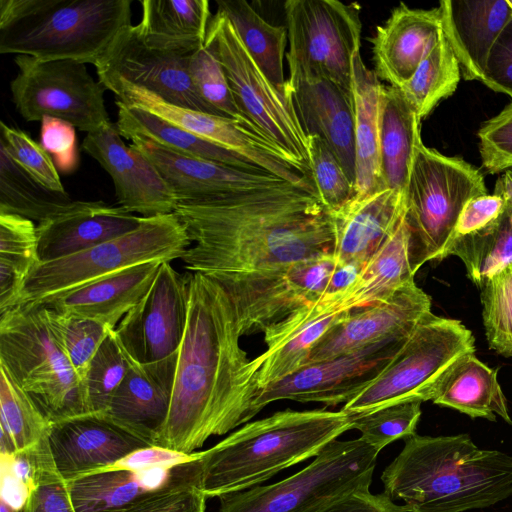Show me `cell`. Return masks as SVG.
<instances>
[{"mask_svg":"<svg viewBox=\"0 0 512 512\" xmlns=\"http://www.w3.org/2000/svg\"><path fill=\"white\" fill-rule=\"evenodd\" d=\"M232 300L218 278L188 272V318L169 413L155 445L193 453L250 419L256 370L240 346Z\"/></svg>","mask_w":512,"mask_h":512,"instance_id":"cell-1","label":"cell"},{"mask_svg":"<svg viewBox=\"0 0 512 512\" xmlns=\"http://www.w3.org/2000/svg\"><path fill=\"white\" fill-rule=\"evenodd\" d=\"M174 214L193 243L180 258L191 272L271 269L334 251L329 211L290 183L179 203Z\"/></svg>","mask_w":512,"mask_h":512,"instance_id":"cell-2","label":"cell"},{"mask_svg":"<svg viewBox=\"0 0 512 512\" xmlns=\"http://www.w3.org/2000/svg\"><path fill=\"white\" fill-rule=\"evenodd\" d=\"M384 493L407 512H466L512 496V456L478 447L468 434L405 439L384 469Z\"/></svg>","mask_w":512,"mask_h":512,"instance_id":"cell-3","label":"cell"},{"mask_svg":"<svg viewBox=\"0 0 512 512\" xmlns=\"http://www.w3.org/2000/svg\"><path fill=\"white\" fill-rule=\"evenodd\" d=\"M350 429L352 415L342 409H286L245 423L200 451L202 491L208 499L257 487L281 470L316 457Z\"/></svg>","mask_w":512,"mask_h":512,"instance_id":"cell-4","label":"cell"},{"mask_svg":"<svg viewBox=\"0 0 512 512\" xmlns=\"http://www.w3.org/2000/svg\"><path fill=\"white\" fill-rule=\"evenodd\" d=\"M132 0H0V53L95 65L131 25Z\"/></svg>","mask_w":512,"mask_h":512,"instance_id":"cell-5","label":"cell"},{"mask_svg":"<svg viewBox=\"0 0 512 512\" xmlns=\"http://www.w3.org/2000/svg\"><path fill=\"white\" fill-rule=\"evenodd\" d=\"M0 366L51 424L89 413L83 385L45 304H18L0 312Z\"/></svg>","mask_w":512,"mask_h":512,"instance_id":"cell-6","label":"cell"},{"mask_svg":"<svg viewBox=\"0 0 512 512\" xmlns=\"http://www.w3.org/2000/svg\"><path fill=\"white\" fill-rule=\"evenodd\" d=\"M190 246L186 229L174 213L143 217L135 230L118 238L37 263L24 281L14 306L43 302L140 263L180 259Z\"/></svg>","mask_w":512,"mask_h":512,"instance_id":"cell-7","label":"cell"},{"mask_svg":"<svg viewBox=\"0 0 512 512\" xmlns=\"http://www.w3.org/2000/svg\"><path fill=\"white\" fill-rule=\"evenodd\" d=\"M469 353H475L472 332L460 320L429 312L383 371L342 410L358 415L401 402L432 401L450 368Z\"/></svg>","mask_w":512,"mask_h":512,"instance_id":"cell-8","label":"cell"},{"mask_svg":"<svg viewBox=\"0 0 512 512\" xmlns=\"http://www.w3.org/2000/svg\"><path fill=\"white\" fill-rule=\"evenodd\" d=\"M485 194L477 168L418 143L405 192L414 274L424 263L438 260L465 205Z\"/></svg>","mask_w":512,"mask_h":512,"instance_id":"cell-9","label":"cell"},{"mask_svg":"<svg viewBox=\"0 0 512 512\" xmlns=\"http://www.w3.org/2000/svg\"><path fill=\"white\" fill-rule=\"evenodd\" d=\"M378 453L360 437L336 439L284 480L219 497L218 512H321L370 487Z\"/></svg>","mask_w":512,"mask_h":512,"instance_id":"cell-10","label":"cell"},{"mask_svg":"<svg viewBox=\"0 0 512 512\" xmlns=\"http://www.w3.org/2000/svg\"><path fill=\"white\" fill-rule=\"evenodd\" d=\"M206 38L214 45L243 116L290 165L310 178L307 136L295 110L254 62L223 13L213 15Z\"/></svg>","mask_w":512,"mask_h":512,"instance_id":"cell-11","label":"cell"},{"mask_svg":"<svg viewBox=\"0 0 512 512\" xmlns=\"http://www.w3.org/2000/svg\"><path fill=\"white\" fill-rule=\"evenodd\" d=\"M284 11L289 75L325 78L352 92V60L361 45L359 4L288 0Z\"/></svg>","mask_w":512,"mask_h":512,"instance_id":"cell-12","label":"cell"},{"mask_svg":"<svg viewBox=\"0 0 512 512\" xmlns=\"http://www.w3.org/2000/svg\"><path fill=\"white\" fill-rule=\"evenodd\" d=\"M17 75L10 82L12 101L28 122L53 117L88 133L109 124L105 87L86 64L75 60H40L17 55Z\"/></svg>","mask_w":512,"mask_h":512,"instance_id":"cell-13","label":"cell"},{"mask_svg":"<svg viewBox=\"0 0 512 512\" xmlns=\"http://www.w3.org/2000/svg\"><path fill=\"white\" fill-rule=\"evenodd\" d=\"M336 267L334 256L326 255L271 269L211 273L229 294L244 336L264 333L318 302Z\"/></svg>","mask_w":512,"mask_h":512,"instance_id":"cell-14","label":"cell"},{"mask_svg":"<svg viewBox=\"0 0 512 512\" xmlns=\"http://www.w3.org/2000/svg\"><path fill=\"white\" fill-rule=\"evenodd\" d=\"M409 335H395L338 357L307 364L282 380L258 389L251 416L278 400L347 403L388 365Z\"/></svg>","mask_w":512,"mask_h":512,"instance_id":"cell-15","label":"cell"},{"mask_svg":"<svg viewBox=\"0 0 512 512\" xmlns=\"http://www.w3.org/2000/svg\"><path fill=\"white\" fill-rule=\"evenodd\" d=\"M115 100L141 108L198 137L249 159L258 167L299 188L315 193L310 178L290 165L268 140L234 120L176 106L144 88L120 79L100 81Z\"/></svg>","mask_w":512,"mask_h":512,"instance_id":"cell-16","label":"cell"},{"mask_svg":"<svg viewBox=\"0 0 512 512\" xmlns=\"http://www.w3.org/2000/svg\"><path fill=\"white\" fill-rule=\"evenodd\" d=\"M188 318V273L162 262L145 296L121 319L114 333L128 356L151 363L178 352Z\"/></svg>","mask_w":512,"mask_h":512,"instance_id":"cell-17","label":"cell"},{"mask_svg":"<svg viewBox=\"0 0 512 512\" xmlns=\"http://www.w3.org/2000/svg\"><path fill=\"white\" fill-rule=\"evenodd\" d=\"M191 54L151 47L131 24L118 32L94 66L99 81L120 79L170 104L221 116L194 88L188 70Z\"/></svg>","mask_w":512,"mask_h":512,"instance_id":"cell-18","label":"cell"},{"mask_svg":"<svg viewBox=\"0 0 512 512\" xmlns=\"http://www.w3.org/2000/svg\"><path fill=\"white\" fill-rule=\"evenodd\" d=\"M82 149L110 175L121 208L142 217L174 213L178 200L173 190L143 153L124 143L115 123L88 133Z\"/></svg>","mask_w":512,"mask_h":512,"instance_id":"cell-19","label":"cell"},{"mask_svg":"<svg viewBox=\"0 0 512 512\" xmlns=\"http://www.w3.org/2000/svg\"><path fill=\"white\" fill-rule=\"evenodd\" d=\"M429 312L430 297L412 281L382 302L346 311L315 344L306 365L350 353L391 336L409 335Z\"/></svg>","mask_w":512,"mask_h":512,"instance_id":"cell-20","label":"cell"},{"mask_svg":"<svg viewBox=\"0 0 512 512\" xmlns=\"http://www.w3.org/2000/svg\"><path fill=\"white\" fill-rule=\"evenodd\" d=\"M49 444L57 470L66 482L154 445L105 413H87L51 424Z\"/></svg>","mask_w":512,"mask_h":512,"instance_id":"cell-21","label":"cell"},{"mask_svg":"<svg viewBox=\"0 0 512 512\" xmlns=\"http://www.w3.org/2000/svg\"><path fill=\"white\" fill-rule=\"evenodd\" d=\"M130 140L157 168L176 195L178 204L289 183L271 173L236 169L176 152L144 138Z\"/></svg>","mask_w":512,"mask_h":512,"instance_id":"cell-22","label":"cell"},{"mask_svg":"<svg viewBox=\"0 0 512 512\" xmlns=\"http://www.w3.org/2000/svg\"><path fill=\"white\" fill-rule=\"evenodd\" d=\"M284 94L307 135L320 136L355 185L352 92L321 77L289 75Z\"/></svg>","mask_w":512,"mask_h":512,"instance_id":"cell-23","label":"cell"},{"mask_svg":"<svg viewBox=\"0 0 512 512\" xmlns=\"http://www.w3.org/2000/svg\"><path fill=\"white\" fill-rule=\"evenodd\" d=\"M442 35L440 8L413 9L404 3L377 26L372 38L375 73L400 88L435 47Z\"/></svg>","mask_w":512,"mask_h":512,"instance_id":"cell-24","label":"cell"},{"mask_svg":"<svg viewBox=\"0 0 512 512\" xmlns=\"http://www.w3.org/2000/svg\"><path fill=\"white\" fill-rule=\"evenodd\" d=\"M405 212V194L389 188L352 198L329 212L337 265H356L362 269L392 234Z\"/></svg>","mask_w":512,"mask_h":512,"instance_id":"cell-25","label":"cell"},{"mask_svg":"<svg viewBox=\"0 0 512 512\" xmlns=\"http://www.w3.org/2000/svg\"><path fill=\"white\" fill-rule=\"evenodd\" d=\"M177 358L178 352L151 363L130 358L105 414L155 445L169 413Z\"/></svg>","mask_w":512,"mask_h":512,"instance_id":"cell-26","label":"cell"},{"mask_svg":"<svg viewBox=\"0 0 512 512\" xmlns=\"http://www.w3.org/2000/svg\"><path fill=\"white\" fill-rule=\"evenodd\" d=\"M143 217L103 201H75L61 214L37 224L38 259L66 257L135 230Z\"/></svg>","mask_w":512,"mask_h":512,"instance_id":"cell-27","label":"cell"},{"mask_svg":"<svg viewBox=\"0 0 512 512\" xmlns=\"http://www.w3.org/2000/svg\"><path fill=\"white\" fill-rule=\"evenodd\" d=\"M441 28L465 80L484 83L490 52L512 20L507 0L452 1L439 3Z\"/></svg>","mask_w":512,"mask_h":512,"instance_id":"cell-28","label":"cell"},{"mask_svg":"<svg viewBox=\"0 0 512 512\" xmlns=\"http://www.w3.org/2000/svg\"><path fill=\"white\" fill-rule=\"evenodd\" d=\"M161 263L130 266L40 303L57 313L93 319L115 329L148 292Z\"/></svg>","mask_w":512,"mask_h":512,"instance_id":"cell-29","label":"cell"},{"mask_svg":"<svg viewBox=\"0 0 512 512\" xmlns=\"http://www.w3.org/2000/svg\"><path fill=\"white\" fill-rule=\"evenodd\" d=\"M345 312L323 310L314 303L264 331L267 349L252 359L257 389L306 365L315 344Z\"/></svg>","mask_w":512,"mask_h":512,"instance_id":"cell-30","label":"cell"},{"mask_svg":"<svg viewBox=\"0 0 512 512\" xmlns=\"http://www.w3.org/2000/svg\"><path fill=\"white\" fill-rule=\"evenodd\" d=\"M199 471L197 460L175 468L92 473L66 483L76 512H110Z\"/></svg>","mask_w":512,"mask_h":512,"instance_id":"cell-31","label":"cell"},{"mask_svg":"<svg viewBox=\"0 0 512 512\" xmlns=\"http://www.w3.org/2000/svg\"><path fill=\"white\" fill-rule=\"evenodd\" d=\"M383 84L360 53L352 60L354 107L355 195L360 198L385 189L380 163V121Z\"/></svg>","mask_w":512,"mask_h":512,"instance_id":"cell-32","label":"cell"},{"mask_svg":"<svg viewBox=\"0 0 512 512\" xmlns=\"http://www.w3.org/2000/svg\"><path fill=\"white\" fill-rule=\"evenodd\" d=\"M136 28L151 47L191 54L206 40L213 17L207 0H141Z\"/></svg>","mask_w":512,"mask_h":512,"instance_id":"cell-33","label":"cell"},{"mask_svg":"<svg viewBox=\"0 0 512 512\" xmlns=\"http://www.w3.org/2000/svg\"><path fill=\"white\" fill-rule=\"evenodd\" d=\"M410 261V231L405 214L392 234L361 269L344 293L337 311H350L382 302L414 281Z\"/></svg>","mask_w":512,"mask_h":512,"instance_id":"cell-34","label":"cell"},{"mask_svg":"<svg viewBox=\"0 0 512 512\" xmlns=\"http://www.w3.org/2000/svg\"><path fill=\"white\" fill-rule=\"evenodd\" d=\"M432 402L471 418L496 421V416H499L512 425L497 371L480 361L474 353L466 354L455 362L438 386Z\"/></svg>","mask_w":512,"mask_h":512,"instance_id":"cell-35","label":"cell"},{"mask_svg":"<svg viewBox=\"0 0 512 512\" xmlns=\"http://www.w3.org/2000/svg\"><path fill=\"white\" fill-rule=\"evenodd\" d=\"M421 119L393 86L382 88L380 121V163L385 188L406 192L417 145Z\"/></svg>","mask_w":512,"mask_h":512,"instance_id":"cell-36","label":"cell"},{"mask_svg":"<svg viewBox=\"0 0 512 512\" xmlns=\"http://www.w3.org/2000/svg\"><path fill=\"white\" fill-rule=\"evenodd\" d=\"M115 104L117 106L115 124L120 134L129 140L133 137L144 138L176 152L236 169L267 172L244 156L198 137L141 108L125 105L118 100H115Z\"/></svg>","mask_w":512,"mask_h":512,"instance_id":"cell-37","label":"cell"},{"mask_svg":"<svg viewBox=\"0 0 512 512\" xmlns=\"http://www.w3.org/2000/svg\"><path fill=\"white\" fill-rule=\"evenodd\" d=\"M216 4L217 11L230 20L257 66L284 94L287 27L270 24L245 0H217Z\"/></svg>","mask_w":512,"mask_h":512,"instance_id":"cell-38","label":"cell"},{"mask_svg":"<svg viewBox=\"0 0 512 512\" xmlns=\"http://www.w3.org/2000/svg\"><path fill=\"white\" fill-rule=\"evenodd\" d=\"M74 202L67 192H53L34 181L0 144V213L41 223L68 210Z\"/></svg>","mask_w":512,"mask_h":512,"instance_id":"cell-39","label":"cell"},{"mask_svg":"<svg viewBox=\"0 0 512 512\" xmlns=\"http://www.w3.org/2000/svg\"><path fill=\"white\" fill-rule=\"evenodd\" d=\"M457 256L464 263L468 278L479 288L512 264V211L480 233L447 244L437 261Z\"/></svg>","mask_w":512,"mask_h":512,"instance_id":"cell-40","label":"cell"},{"mask_svg":"<svg viewBox=\"0 0 512 512\" xmlns=\"http://www.w3.org/2000/svg\"><path fill=\"white\" fill-rule=\"evenodd\" d=\"M1 453L28 450L49 436L51 423L0 366Z\"/></svg>","mask_w":512,"mask_h":512,"instance_id":"cell-41","label":"cell"},{"mask_svg":"<svg viewBox=\"0 0 512 512\" xmlns=\"http://www.w3.org/2000/svg\"><path fill=\"white\" fill-rule=\"evenodd\" d=\"M460 77L458 61L442 33L413 76L398 89L422 119L455 92Z\"/></svg>","mask_w":512,"mask_h":512,"instance_id":"cell-42","label":"cell"},{"mask_svg":"<svg viewBox=\"0 0 512 512\" xmlns=\"http://www.w3.org/2000/svg\"><path fill=\"white\" fill-rule=\"evenodd\" d=\"M188 70L194 88L204 102L222 117L234 120L263 137L239 110L225 70L209 39L206 38L205 43L190 55Z\"/></svg>","mask_w":512,"mask_h":512,"instance_id":"cell-43","label":"cell"},{"mask_svg":"<svg viewBox=\"0 0 512 512\" xmlns=\"http://www.w3.org/2000/svg\"><path fill=\"white\" fill-rule=\"evenodd\" d=\"M130 357L110 330L90 362L83 389L89 413H105L125 377Z\"/></svg>","mask_w":512,"mask_h":512,"instance_id":"cell-44","label":"cell"},{"mask_svg":"<svg viewBox=\"0 0 512 512\" xmlns=\"http://www.w3.org/2000/svg\"><path fill=\"white\" fill-rule=\"evenodd\" d=\"M482 318L490 349L512 356V264L481 288Z\"/></svg>","mask_w":512,"mask_h":512,"instance_id":"cell-45","label":"cell"},{"mask_svg":"<svg viewBox=\"0 0 512 512\" xmlns=\"http://www.w3.org/2000/svg\"><path fill=\"white\" fill-rule=\"evenodd\" d=\"M309 176L316 196L329 211H335L355 195L354 185L328 144L318 135H307Z\"/></svg>","mask_w":512,"mask_h":512,"instance_id":"cell-46","label":"cell"},{"mask_svg":"<svg viewBox=\"0 0 512 512\" xmlns=\"http://www.w3.org/2000/svg\"><path fill=\"white\" fill-rule=\"evenodd\" d=\"M421 401L392 404L371 412L352 415V429L360 438L380 452L388 444L416 434L421 417Z\"/></svg>","mask_w":512,"mask_h":512,"instance_id":"cell-47","label":"cell"},{"mask_svg":"<svg viewBox=\"0 0 512 512\" xmlns=\"http://www.w3.org/2000/svg\"><path fill=\"white\" fill-rule=\"evenodd\" d=\"M48 309L55 334L83 385L91 360L112 329L93 319Z\"/></svg>","mask_w":512,"mask_h":512,"instance_id":"cell-48","label":"cell"},{"mask_svg":"<svg viewBox=\"0 0 512 512\" xmlns=\"http://www.w3.org/2000/svg\"><path fill=\"white\" fill-rule=\"evenodd\" d=\"M0 144L34 181L44 188L66 193L59 172L48 152L29 134L0 122Z\"/></svg>","mask_w":512,"mask_h":512,"instance_id":"cell-49","label":"cell"},{"mask_svg":"<svg viewBox=\"0 0 512 512\" xmlns=\"http://www.w3.org/2000/svg\"><path fill=\"white\" fill-rule=\"evenodd\" d=\"M206 500L200 469L192 476L110 512H205Z\"/></svg>","mask_w":512,"mask_h":512,"instance_id":"cell-50","label":"cell"},{"mask_svg":"<svg viewBox=\"0 0 512 512\" xmlns=\"http://www.w3.org/2000/svg\"><path fill=\"white\" fill-rule=\"evenodd\" d=\"M37 225L15 214L0 213V263L25 274L39 263Z\"/></svg>","mask_w":512,"mask_h":512,"instance_id":"cell-51","label":"cell"},{"mask_svg":"<svg viewBox=\"0 0 512 512\" xmlns=\"http://www.w3.org/2000/svg\"><path fill=\"white\" fill-rule=\"evenodd\" d=\"M477 136L482 166L488 173L512 168V102L484 122Z\"/></svg>","mask_w":512,"mask_h":512,"instance_id":"cell-52","label":"cell"},{"mask_svg":"<svg viewBox=\"0 0 512 512\" xmlns=\"http://www.w3.org/2000/svg\"><path fill=\"white\" fill-rule=\"evenodd\" d=\"M40 144L51 156L58 172L70 174L79 165L75 127L53 117L41 120Z\"/></svg>","mask_w":512,"mask_h":512,"instance_id":"cell-53","label":"cell"},{"mask_svg":"<svg viewBox=\"0 0 512 512\" xmlns=\"http://www.w3.org/2000/svg\"><path fill=\"white\" fill-rule=\"evenodd\" d=\"M505 209L504 198L494 193L471 199L463 208L446 245L471 237L491 227L499 221Z\"/></svg>","mask_w":512,"mask_h":512,"instance_id":"cell-54","label":"cell"},{"mask_svg":"<svg viewBox=\"0 0 512 512\" xmlns=\"http://www.w3.org/2000/svg\"><path fill=\"white\" fill-rule=\"evenodd\" d=\"M200 458V451L190 454L182 453L161 446L152 445L135 450L115 463L93 471H141L151 468H175L184 464L195 462ZM90 473V474H92ZM88 475V474H87Z\"/></svg>","mask_w":512,"mask_h":512,"instance_id":"cell-55","label":"cell"},{"mask_svg":"<svg viewBox=\"0 0 512 512\" xmlns=\"http://www.w3.org/2000/svg\"><path fill=\"white\" fill-rule=\"evenodd\" d=\"M484 84L512 98V20L502 30L490 52Z\"/></svg>","mask_w":512,"mask_h":512,"instance_id":"cell-56","label":"cell"},{"mask_svg":"<svg viewBox=\"0 0 512 512\" xmlns=\"http://www.w3.org/2000/svg\"><path fill=\"white\" fill-rule=\"evenodd\" d=\"M21 512H76L67 483L56 477L38 484L29 494Z\"/></svg>","mask_w":512,"mask_h":512,"instance_id":"cell-57","label":"cell"},{"mask_svg":"<svg viewBox=\"0 0 512 512\" xmlns=\"http://www.w3.org/2000/svg\"><path fill=\"white\" fill-rule=\"evenodd\" d=\"M321 512H407V508L395 504L384 492L372 494L369 488H361Z\"/></svg>","mask_w":512,"mask_h":512,"instance_id":"cell-58","label":"cell"},{"mask_svg":"<svg viewBox=\"0 0 512 512\" xmlns=\"http://www.w3.org/2000/svg\"><path fill=\"white\" fill-rule=\"evenodd\" d=\"M30 491L10 473L1 470V500L12 508L22 511Z\"/></svg>","mask_w":512,"mask_h":512,"instance_id":"cell-59","label":"cell"},{"mask_svg":"<svg viewBox=\"0 0 512 512\" xmlns=\"http://www.w3.org/2000/svg\"><path fill=\"white\" fill-rule=\"evenodd\" d=\"M494 194L502 196L507 207L512 211V168L503 171L502 175L498 177Z\"/></svg>","mask_w":512,"mask_h":512,"instance_id":"cell-60","label":"cell"},{"mask_svg":"<svg viewBox=\"0 0 512 512\" xmlns=\"http://www.w3.org/2000/svg\"><path fill=\"white\" fill-rule=\"evenodd\" d=\"M0 512H21L14 508H12L10 505H8L3 500H0Z\"/></svg>","mask_w":512,"mask_h":512,"instance_id":"cell-61","label":"cell"},{"mask_svg":"<svg viewBox=\"0 0 512 512\" xmlns=\"http://www.w3.org/2000/svg\"><path fill=\"white\" fill-rule=\"evenodd\" d=\"M507 2H508V5H509V7L511 9V15H512V0H507Z\"/></svg>","mask_w":512,"mask_h":512,"instance_id":"cell-62","label":"cell"}]
</instances>
